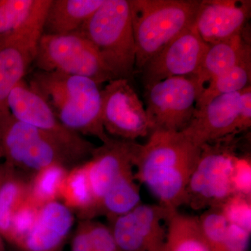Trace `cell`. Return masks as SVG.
Segmentation results:
<instances>
[{
	"label": "cell",
	"instance_id": "obj_4",
	"mask_svg": "<svg viewBox=\"0 0 251 251\" xmlns=\"http://www.w3.org/2000/svg\"><path fill=\"white\" fill-rule=\"evenodd\" d=\"M77 31L93 44L114 78H133L136 52L129 0H104Z\"/></svg>",
	"mask_w": 251,
	"mask_h": 251
},
{
	"label": "cell",
	"instance_id": "obj_10",
	"mask_svg": "<svg viewBox=\"0 0 251 251\" xmlns=\"http://www.w3.org/2000/svg\"><path fill=\"white\" fill-rule=\"evenodd\" d=\"M101 93V117L106 133L135 141L152 131L143 102L127 79L109 81Z\"/></svg>",
	"mask_w": 251,
	"mask_h": 251
},
{
	"label": "cell",
	"instance_id": "obj_31",
	"mask_svg": "<svg viewBox=\"0 0 251 251\" xmlns=\"http://www.w3.org/2000/svg\"><path fill=\"white\" fill-rule=\"evenodd\" d=\"M251 161L237 157L232 173V182L234 193L251 198Z\"/></svg>",
	"mask_w": 251,
	"mask_h": 251
},
{
	"label": "cell",
	"instance_id": "obj_26",
	"mask_svg": "<svg viewBox=\"0 0 251 251\" xmlns=\"http://www.w3.org/2000/svg\"><path fill=\"white\" fill-rule=\"evenodd\" d=\"M40 0H0V40L24 25Z\"/></svg>",
	"mask_w": 251,
	"mask_h": 251
},
{
	"label": "cell",
	"instance_id": "obj_15",
	"mask_svg": "<svg viewBox=\"0 0 251 251\" xmlns=\"http://www.w3.org/2000/svg\"><path fill=\"white\" fill-rule=\"evenodd\" d=\"M251 1L202 0L194 26L206 44H217L241 34L251 16Z\"/></svg>",
	"mask_w": 251,
	"mask_h": 251
},
{
	"label": "cell",
	"instance_id": "obj_17",
	"mask_svg": "<svg viewBox=\"0 0 251 251\" xmlns=\"http://www.w3.org/2000/svg\"><path fill=\"white\" fill-rule=\"evenodd\" d=\"M244 29L231 39L209 45L198 74L204 85L244 61L251 59V41L246 37Z\"/></svg>",
	"mask_w": 251,
	"mask_h": 251
},
{
	"label": "cell",
	"instance_id": "obj_8",
	"mask_svg": "<svg viewBox=\"0 0 251 251\" xmlns=\"http://www.w3.org/2000/svg\"><path fill=\"white\" fill-rule=\"evenodd\" d=\"M204 85L198 75H190L168 77L145 88V110L152 130H184Z\"/></svg>",
	"mask_w": 251,
	"mask_h": 251
},
{
	"label": "cell",
	"instance_id": "obj_16",
	"mask_svg": "<svg viewBox=\"0 0 251 251\" xmlns=\"http://www.w3.org/2000/svg\"><path fill=\"white\" fill-rule=\"evenodd\" d=\"M74 217L66 204L51 201L39 208L32 228L20 247L25 251H58L72 229Z\"/></svg>",
	"mask_w": 251,
	"mask_h": 251
},
{
	"label": "cell",
	"instance_id": "obj_32",
	"mask_svg": "<svg viewBox=\"0 0 251 251\" xmlns=\"http://www.w3.org/2000/svg\"><path fill=\"white\" fill-rule=\"evenodd\" d=\"M251 232L237 225L229 224L226 237V251H248Z\"/></svg>",
	"mask_w": 251,
	"mask_h": 251
},
{
	"label": "cell",
	"instance_id": "obj_14",
	"mask_svg": "<svg viewBox=\"0 0 251 251\" xmlns=\"http://www.w3.org/2000/svg\"><path fill=\"white\" fill-rule=\"evenodd\" d=\"M242 91L219 96L202 108L196 109L192 120L181 130L182 133L200 148L204 144L237 135Z\"/></svg>",
	"mask_w": 251,
	"mask_h": 251
},
{
	"label": "cell",
	"instance_id": "obj_24",
	"mask_svg": "<svg viewBox=\"0 0 251 251\" xmlns=\"http://www.w3.org/2000/svg\"><path fill=\"white\" fill-rule=\"evenodd\" d=\"M68 168L54 165L36 173L28 187L27 197L41 207L46 203L56 201L68 175Z\"/></svg>",
	"mask_w": 251,
	"mask_h": 251
},
{
	"label": "cell",
	"instance_id": "obj_30",
	"mask_svg": "<svg viewBox=\"0 0 251 251\" xmlns=\"http://www.w3.org/2000/svg\"><path fill=\"white\" fill-rule=\"evenodd\" d=\"M93 251H120L110 228L99 223L86 222Z\"/></svg>",
	"mask_w": 251,
	"mask_h": 251
},
{
	"label": "cell",
	"instance_id": "obj_33",
	"mask_svg": "<svg viewBox=\"0 0 251 251\" xmlns=\"http://www.w3.org/2000/svg\"><path fill=\"white\" fill-rule=\"evenodd\" d=\"M251 126V87L242 91L238 113L237 134L247 131Z\"/></svg>",
	"mask_w": 251,
	"mask_h": 251
},
{
	"label": "cell",
	"instance_id": "obj_21",
	"mask_svg": "<svg viewBox=\"0 0 251 251\" xmlns=\"http://www.w3.org/2000/svg\"><path fill=\"white\" fill-rule=\"evenodd\" d=\"M130 214L149 251H161L167 234L163 223L166 222L171 213L159 204L141 203Z\"/></svg>",
	"mask_w": 251,
	"mask_h": 251
},
{
	"label": "cell",
	"instance_id": "obj_13",
	"mask_svg": "<svg viewBox=\"0 0 251 251\" xmlns=\"http://www.w3.org/2000/svg\"><path fill=\"white\" fill-rule=\"evenodd\" d=\"M140 144L135 141L110 138L94 149L85 163L89 183L100 211L102 198L122 176L133 172Z\"/></svg>",
	"mask_w": 251,
	"mask_h": 251
},
{
	"label": "cell",
	"instance_id": "obj_23",
	"mask_svg": "<svg viewBox=\"0 0 251 251\" xmlns=\"http://www.w3.org/2000/svg\"><path fill=\"white\" fill-rule=\"evenodd\" d=\"M251 59H249L209 81L196 101V109L202 108L219 96L244 90L251 86Z\"/></svg>",
	"mask_w": 251,
	"mask_h": 251
},
{
	"label": "cell",
	"instance_id": "obj_5",
	"mask_svg": "<svg viewBox=\"0 0 251 251\" xmlns=\"http://www.w3.org/2000/svg\"><path fill=\"white\" fill-rule=\"evenodd\" d=\"M0 151L9 166L34 175L54 165L68 168L84 159L50 135L12 115L0 122Z\"/></svg>",
	"mask_w": 251,
	"mask_h": 251
},
{
	"label": "cell",
	"instance_id": "obj_1",
	"mask_svg": "<svg viewBox=\"0 0 251 251\" xmlns=\"http://www.w3.org/2000/svg\"><path fill=\"white\" fill-rule=\"evenodd\" d=\"M201 148L182 131L153 130L135 157V179L169 211L186 204V188L197 164Z\"/></svg>",
	"mask_w": 251,
	"mask_h": 251
},
{
	"label": "cell",
	"instance_id": "obj_9",
	"mask_svg": "<svg viewBox=\"0 0 251 251\" xmlns=\"http://www.w3.org/2000/svg\"><path fill=\"white\" fill-rule=\"evenodd\" d=\"M45 14L34 13L21 29L0 40V122L11 115L8 99L34 63Z\"/></svg>",
	"mask_w": 251,
	"mask_h": 251
},
{
	"label": "cell",
	"instance_id": "obj_35",
	"mask_svg": "<svg viewBox=\"0 0 251 251\" xmlns=\"http://www.w3.org/2000/svg\"><path fill=\"white\" fill-rule=\"evenodd\" d=\"M3 158L2 153H1V151H0V158Z\"/></svg>",
	"mask_w": 251,
	"mask_h": 251
},
{
	"label": "cell",
	"instance_id": "obj_22",
	"mask_svg": "<svg viewBox=\"0 0 251 251\" xmlns=\"http://www.w3.org/2000/svg\"><path fill=\"white\" fill-rule=\"evenodd\" d=\"M59 196L67 203L68 207L75 208L85 215H94L99 211L91 191L85 163L68 173Z\"/></svg>",
	"mask_w": 251,
	"mask_h": 251
},
{
	"label": "cell",
	"instance_id": "obj_18",
	"mask_svg": "<svg viewBox=\"0 0 251 251\" xmlns=\"http://www.w3.org/2000/svg\"><path fill=\"white\" fill-rule=\"evenodd\" d=\"M103 2L104 0H51L43 34L63 35L78 31Z\"/></svg>",
	"mask_w": 251,
	"mask_h": 251
},
{
	"label": "cell",
	"instance_id": "obj_27",
	"mask_svg": "<svg viewBox=\"0 0 251 251\" xmlns=\"http://www.w3.org/2000/svg\"><path fill=\"white\" fill-rule=\"evenodd\" d=\"M203 237L213 251H226V243L229 223L221 207L206 209L198 217Z\"/></svg>",
	"mask_w": 251,
	"mask_h": 251
},
{
	"label": "cell",
	"instance_id": "obj_29",
	"mask_svg": "<svg viewBox=\"0 0 251 251\" xmlns=\"http://www.w3.org/2000/svg\"><path fill=\"white\" fill-rule=\"evenodd\" d=\"M251 197L234 193L221 206L229 224L237 225L251 232Z\"/></svg>",
	"mask_w": 251,
	"mask_h": 251
},
{
	"label": "cell",
	"instance_id": "obj_11",
	"mask_svg": "<svg viewBox=\"0 0 251 251\" xmlns=\"http://www.w3.org/2000/svg\"><path fill=\"white\" fill-rule=\"evenodd\" d=\"M8 106L18 121L46 132L84 159L92 156L93 144L63 126L45 100L24 80L11 91Z\"/></svg>",
	"mask_w": 251,
	"mask_h": 251
},
{
	"label": "cell",
	"instance_id": "obj_19",
	"mask_svg": "<svg viewBox=\"0 0 251 251\" xmlns=\"http://www.w3.org/2000/svg\"><path fill=\"white\" fill-rule=\"evenodd\" d=\"M166 223V240L160 251H213L201 233L198 217L175 211Z\"/></svg>",
	"mask_w": 251,
	"mask_h": 251
},
{
	"label": "cell",
	"instance_id": "obj_12",
	"mask_svg": "<svg viewBox=\"0 0 251 251\" xmlns=\"http://www.w3.org/2000/svg\"><path fill=\"white\" fill-rule=\"evenodd\" d=\"M209 47L194 25L188 28L142 69L145 88L168 77L198 75Z\"/></svg>",
	"mask_w": 251,
	"mask_h": 251
},
{
	"label": "cell",
	"instance_id": "obj_6",
	"mask_svg": "<svg viewBox=\"0 0 251 251\" xmlns=\"http://www.w3.org/2000/svg\"><path fill=\"white\" fill-rule=\"evenodd\" d=\"M236 135L206 143L186 188V204L194 210L221 207L234 194L232 176L237 156Z\"/></svg>",
	"mask_w": 251,
	"mask_h": 251
},
{
	"label": "cell",
	"instance_id": "obj_20",
	"mask_svg": "<svg viewBox=\"0 0 251 251\" xmlns=\"http://www.w3.org/2000/svg\"><path fill=\"white\" fill-rule=\"evenodd\" d=\"M140 188L130 172L122 176L109 188L102 198L100 211L111 220L125 215L141 204Z\"/></svg>",
	"mask_w": 251,
	"mask_h": 251
},
{
	"label": "cell",
	"instance_id": "obj_28",
	"mask_svg": "<svg viewBox=\"0 0 251 251\" xmlns=\"http://www.w3.org/2000/svg\"><path fill=\"white\" fill-rule=\"evenodd\" d=\"M39 208L27 196L13 214L7 237L21 246L35 224Z\"/></svg>",
	"mask_w": 251,
	"mask_h": 251
},
{
	"label": "cell",
	"instance_id": "obj_3",
	"mask_svg": "<svg viewBox=\"0 0 251 251\" xmlns=\"http://www.w3.org/2000/svg\"><path fill=\"white\" fill-rule=\"evenodd\" d=\"M200 1L129 0L138 72L176 36L194 25Z\"/></svg>",
	"mask_w": 251,
	"mask_h": 251
},
{
	"label": "cell",
	"instance_id": "obj_25",
	"mask_svg": "<svg viewBox=\"0 0 251 251\" xmlns=\"http://www.w3.org/2000/svg\"><path fill=\"white\" fill-rule=\"evenodd\" d=\"M10 172L0 187V232L8 236L13 214L27 196L28 187Z\"/></svg>",
	"mask_w": 251,
	"mask_h": 251
},
{
	"label": "cell",
	"instance_id": "obj_36",
	"mask_svg": "<svg viewBox=\"0 0 251 251\" xmlns=\"http://www.w3.org/2000/svg\"></svg>",
	"mask_w": 251,
	"mask_h": 251
},
{
	"label": "cell",
	"instance_id": "obj_34",
	"mask_svg": "<svg viewBox=\"0 0 251 251\" xmlns=\"http://www.w3.org/2000/svg\"><path fill=\"white\" fill-rule=\"evenodd\" d=\"M12 167L5 162L3 164L0 165V187L4 182V180L7 177L10 172L13 169Z\"/></svg>",
	"mask_w": 251,
	"mask_h": 251
},
{
	"label": "cell",
	"instance_id": "obj_7",
	"mask_svg": "<svg viewBox=\"0 0 251 251\" xmlns=\"http://www.w3.org/2000/svg\"><path fill=\"white\" fill-rule=\"evenodd\" d=\"M34 64L38 70L88 77L99 85L115 80L93 44L79 31L42 34Z\"/></svg>",
	"mask_w": 251,
	"mask_h": 251
},
{
	"label": "cell",
	"instance_id": "obj_2",
	"mask_svg": "<svg viewBox=\"0 0 251 251\" xmlns=\"http://www.w3.org/2000/svg\"><path fill=\"white\" fill-rule=\"evenodd\" d=\"M28 85L45 100L68 129L96 137L102 143L110 138L102 122L100 90L94 80L37 69Z\"/></svg>",
	"mask_w": 251,
	"mask_h": 251
}]
</instances>
